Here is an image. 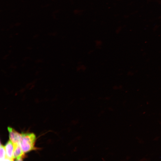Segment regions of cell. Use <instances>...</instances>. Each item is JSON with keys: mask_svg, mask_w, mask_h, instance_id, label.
I'll use <instances>...</instances> for the list:
<instances>
[{"mask_svg": "<svg viewBox=\"0 0 161 161\" xmlns=\"http://www.w3.org/2000/svg\"><path fill=\"white\" fill-rule=\"evenodd\" d=\"M0 161H4L7 157L5 147L0 144Z\"/></svg>", "mask_w": 161, "mask_h": 161, "instance_id": "cell-5", "label": "cell"}, {"mask_svg": "<svg viewBox=\"0 0 161 161\" xmlns=\"http://www.w3.org/2000/svg\"><path fill=\"white\" fill-rule=\"evenodd\" d=\"M21 134L20 145L23 151L25 153L35 149V135L33 133H22Z\"/></svg>", "mask_w": 161, "mask_h": 161, "instance_id": "cell-1", "label": "cell"}, {"mask_svg": "<svg viewBox=\"0 0 161 161\" xmlns=\"http://www.w3.org/2000/svg\"><path fill=\"white\" fill-rule=\"evenodd\" d=\"M7 129L9 132L10 140L14 145L20 144L21 138V134L19 133L10 127H8Z\"/></svg>", "mask_w": 161, "mask_h": 161, "instance_id": "cell-2", "label": "cell"}, {"mask_svg": "<svg viewBox=\"0 0 161 161\" xmlns=\"http://www.w3.org/2000/svg\"><path fill=\"white\" fill-rule=\"evenodd\" d=\"M6 156L11 161L14 160L13 157L14 145L12 142L10 140L4 146Z\"/></svg>", "mask_w": 161, "mask_h": 161, "instance_id": "cell-4", "label": "cell"}, {"mask_svg": "<svg viewBox=\"0 0 161 161\" xmlns=\"http://www.w3.org/2000/svg\"><path fill=\"white\" fill-rule=\"evenodd\" d=\"M13 154L14 160H22L25 157L24 153L22 150L20 144L14 145Z\"/></svg>", "mask_w": 161, "mask_h": 161, "instance_id": "cell-3", "label": "cell"}]
</instances>
